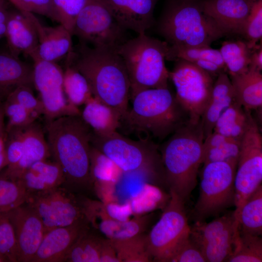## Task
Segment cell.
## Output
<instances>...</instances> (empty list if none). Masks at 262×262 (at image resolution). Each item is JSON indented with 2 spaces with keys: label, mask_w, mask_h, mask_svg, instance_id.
<instances>
[{
  "label": "cell",
  "mask_w": 262,
  "mask_h": 262,
  "mask_svg": "<svg viewBox=\"0 0 262 262\" xmlns=\"http://www.w3.org/2000/svg\"><path fill=\"white\" fill-rule=\"evenodd\" d=\"M8 0H0V40L5 37L10 8Z\"/></svg>",
  "instance_id": "816d5d0a"
},
{
  "label": "cell",
  "mask_w": 262,
  "mask_h": 262,
  "mask_svg": "<svg viewBox=\"0 0 262 262\" xmlns=\"http://www.w3.org/2000/svg\"><path fill=\"white\" fill-rule=\"evenodd\" d=\"M138 193L128 201L135 216L147 214L153 211L164 209L168 203L170 194L165 193L159 186L147 182Z\"/></svg>",
  "instance_id": "1f68e13d"
},
{
  "label": "cell",
  "mask_w": 262,
  "mask_h": 262,
  "mask_svg": "<svg viewBox=\"0 0 262 262\" xmlns=\"http://www.w3.org/2000/svg\"><path fill=\"white\" fill-rule=\"evenodd\" d=\"M63 88L68 103L77 107L85 104L93 96L85 78L68 64H65L63 70Z\"/></svg>",
  "instance_id": "e575fe53"
},
{
  "label": "cell",
  "mask_w": 262,
  "mask_h": 262,
  "mask_svg": "<svg viewBox=\"0 0 262 262\" xmlns=\"http://www.w3.org/2000/svg\"><path fill=\"white\" fill-rule=\"evenodd\" d=\"M28 196L18 182L0 176V211L8 212L25 203Z\"/></svg>",
  "instance_id": "ab89813d"
},
{
  "label": "cell",
  "mask_w": 262,
  "mask_h": 262,
  "mask_svg": "<svg viewBox=\"0 0 262 262\" xmlns=\"http://www.w3.org/2000/svg\"><path fill=\"white\" fill-rule=\"evenodd\" d=\"M64 26L72 34L75 20L87 0H53Z\"/></svg>",
  "instance_id": "7dc6e473"
},
{
  "label": "cell",
  "mask_w": 262,
  "mask_h": 262,
  "mask_svg": "<svg viewBox=\"0 0 262 262\" xmlns=\"http://www.w3.org/2000/svg\"><path fill=\"white\" fill-rule=\"evenodd\" d=\"M23 137L24 151L21 158L13 168L2 174L16 181L33 164L51 156L43 130L35 121L23 128Z\"/></svg>",
  "instance_id": "7402d4cb"
},
{
  "label": "cell",
  "mask_w": 262,
  "mask_h": 262,
  "mask_svg": "<svg viewBox=\"0 0 262 262\" xmlns=\"http://www.w3.org/2000/svg\"><path fill=\"white\" fill-rule=\"evenodd\" d=\"M145 237L142 234L124 241H110L121 262H150L152 260L147 249Z\"/></svg>",
  "instance_id": "f35d334b"
},
{
  "label": "cell",
  "mask_w": 262,
  "mask_h": 262,
  "mask_svg": "<svg viewBox=\"0 0 262 262\" xmlns=\"http://www.w3.org/2000/svg\"><path fill=\"white\" fill-rule=\"evenodd\" d=\"M6 99L18 103L36 118L41 115H44V109L42 103L40 99L35 97L33 88L31 87L28 86L18 87Z\"/></svg>",
  "instance_id": "bcb514c9"
},
{
  "label": "cell",
  "mask_w": 262,
  "mask_h": 262,
  "mask_svg": "<svg viewBox=\"0 0 262 262\" xmlns=\"http://www.w3.org/2000/svg\"><path fill=\"white\" fill-rule=\"evenodd\" d=\"M165 59L174 61L182 59L191 63L201 60H208L227 70L219 50L213 49L210 46H169Z\"/></svg>",
  "instance_id": "74e56055"
},
{
  "label": "cell",
  "mask_w": 262,
  "mask_h": 262,
  "mask_svg": "<svg viewBox=\"0 0 262 262\" xmlns=\"http://www.w3.org/2000/svg\"><path fill=\"white\" fill-rule=\"evenodd\" d=\"M235 229L233 211L209 223L196 222L189 236L206 262H227L232 251Z\"/></svg>",
  "instance_id": "9a60e30c"
},
{
  "label": "cell",
  "mask_w": 262,
  "mask_h": 262,
  "mask_svg": "<svg viewBox=\"0 0 262 262\" xmlns=\"http://www.w3.org/2000/svg\"><path fill=\"white\" fill-rule=\"evenodd\" d=\"M25 203L39 216L45 232L82 221L81 200L60 186L30 195Z\"/></svg>",
  "instance_id": "4fadbf2b"
},
{
  "label": "cell",
  "mask_w": 262,
  "mask_h": 262,
  "mask_svg": "<svg viewBox=\"0 0 262 262\" xmlns=\"http://www.w3.org/2000/svg\"><path fill=\"white\" fill-rule=\"evenodd\" d=\"M20 86L34 87L33 66L9 51H0V100Z\"/></svg>",
  "instance_id": "d4e9b609"
},
{
  "label": "cell",
  "mask_w": 262,
  "mask_h": 262,
  "mask_svg": "<svg viewBox=\"0 0 262 262\" xmlns=\"http://www.w3.org/2000/svg\"><path fill=\"white\" fill-rule=\"evenodd\" d=\"M192 63L207 72L213 77V76L217 77L220 73L226 72L227 71L216 64L208 60H198Z\"/></svg>",
  "instance_id": "f907efd6"
},
{
  "label": "cell",
  "mask_w": 262,
  "mask_h": 262,
  "mask_svg": "<svg viewBox=\"0 0 262 262\" xmlns=\"http://www.w3.org/2000/svg\"><path fill=\"white\" fill-rule=\"evenodd\" d=\"M235 100L245 109L251 111L262 109V74L249 66L243 74L230 76Z\"/></svg>",
  "instance_id": "4316f807"
},
{
  "label": "cell",
  "mask_w": 262,
  "mask_h": 262,
  "mask_svg": "<svg viewBox=\"0 0 262 262\" xmlns=\"http://www.w3.org/2000/svg\"><path fill=\"white\" fill-rule=\"evenodd\" d=\"M5 37L15 56L23 54L33 59L37 55L38 36L28 12L10 8Z\"/></svg>",
  "instance_id": "ac0fdd59"
},
{
  "label": "cell",
  "mask_w": 262,
  "mask_h": 262,
  "mask_svg": "<svg viewBox=\"0 0 262 262\" xmlns=\"http://www.w3.org/2000/svg\"><path fill=\"white\" fill-rule=\"evenodd\" d=\"M168 49L165 41L146 33L129 39L118 48L130 80V99L147 89L168 88L165 60Z\"/></svg>",
  "instance_id": "52a82bcc"
},
{
  "label": "cell",
  "mask_w": 262,
  "mask_h": 262,
  "mask_svg": "<svg viewBox=\"0 0 262 262\" xmlns=\"http://www.w3.org/2000/svg\"><path fill=\"white\" fill-rule=\"evenodd\" d=\"M169 79L175 88V98L188 114L189 121L198 122L211 98L213 77L194 64L182 59L175 61Z\"/></svg>",
  "instance_id": "8fae6325"
},
{
  "label": "cell",
  "mask_w": 262,
  "mask_h": 262,
  "mask_svg": "<svg viewBox=\"0 0 262 262\" xmlns=\"http://www.w3.org/2000/svg\"><path fill=\"white\" fill-rule=\"evenodd\" d=\"M16 240L18 262H31L45 233L42 220L25 203L8 211Z\"/></svg>",
  "instance_id": "2e32d148"
},
{
  "label": "cell",
  "mask_w": 262,
  "mask_h": 262,
  "mask_svg": "<svg viewBox=\"0 0 262 262\" xmlns=\"http://www.w3.org/2000/svg\"><path fill=\"white\" fill-rule=\"evenodd\" d=\"M72 36L93 47L117 50L128 39L104 0H87L74 25Z\"/></svg>",
  "instance_id": "9c48e42d"
},
{
  "label": "cell",
  "mask_w": 262,
  "mask_h": 262,
  "mask_svg": "<svg viewBox=\"0 0 262 262\" xmlns=\"http://www.w3.org/2000/svg\"><path fill=\"white\" fill-rule=\"evenodd\" d=\"M86 228L81 221L46 232L31 262H66L71 247Z\"/></svg>",
  "instance_id": "ffe728a7"
},
{
  "label": "cell",
  "mask_w": 262,
  "mask_h": 262,
  "mask_svg": "<svg viewBox=\"0 0 262 262\" xmlns=\"http://www.w3.org/2000/svg\"><path fill=\"white\" fill-rule=\"evenodd\" d=\"M240 35L253 49L262 37V0H256L251 7Z\"/></svg>",
  "instance_id": "60d3db41"
},
{
  "label": "cell",
  "mask_w": 262,
  "mask_h": 262,
  "mask_svg": "<svg viewBox=\"0 0 262 262\" xmlns=\"http://www.w3.org/2000/svg\"><path fill=\"white\" fill-rule=\"evenodd\" d=\"M241 142L213 131L203 140L202 164L225 162L237 164Z\"/></svg>",
  "instance_id": "f1b7e54d"
},
{
  "label": "cell",
  "mask_w": 262,
  "mask_h": 262,
  "mask_svg": "<svg viewBox=\"0 0 262 262\" xmlns=\"http://www.w3.org/2000/svg\"><path fill=\"white\" fill-rule=\"evenodd\" d=\"M5 116L7 117L5 130L24 127L35 121L36 118L18 103L6 99L3 102Z\"/></svg>",
  "instance_id": "f6af8a7d"
},
{
  "label": "cell",
  "mask_w": 262,
  "mask_h": 262,
  "mask_svg": "<svg viewBox=\"0 0 262 262\" xmlns=\"http://www.w3.org/2000/svg\"><path fill=\"white\" fill-rule=\"evenodd\" d=\"M158 0H104L112 14L126 30L146 33L154 24Z\"/></svg>",
  "instance_id": "d6986e66"
},
{
  "label": "cell",
  "mask_w": 262,
  "mask_h": 262,
  "mask_svg": "<svg viewBox=\"0 0 262 262\" xmlns=\"http://www.w3.org/2000/svg\"><path fill=\"white\" fill-rule=\"evenodd\" d=\"M8 262L7 259L0 254V262Z\"/></svg>",
  "instance_id": "9f6ffc18"
},
{
  "label": "cell",
  "mask_w": 262,
  "mask_h": 262,
  "mask_svg": "<svg viewBox=\"0 0 262 262\" xmlns=\"http://www.w3.org/2000/svg\"><path fill=\"white\" fill-rule=\"evenodd\" d=\"M91 144L112 160L124 174L139 175L148 183L166 184L158 146L148 138L130 139L117 131L99 135L93 131Z\"/></svg>",
  "instance_id": "8992f818"
},
{
  "label": "cell",
  "mask_w": 262,
  "mask_h": 262,
  "mask_svg": "<svg viewBox=\"0 0 262 262\" xmlns=\"http://www.w3.org/2000/svg\"><path fill=\"white\" fill-rule=\"evenodd\" d=\"M256 0H202L204 13L211 17L224 36L240 35Z\"/></svg>",
  "instance_id": "e0dca14e"
},
{
  "label": "cell",
  "mask_w": 262,
  "mask_h": 262,
  "mask_svg": "<svg viewBox=\"0 0 262 262\" xmlns=\"http://www.w3.org/2000/svg\"><path fill=\"white\" fill-rule=\"evenodd\" d=\"M253 49L245 40L225 41L219 49L229 76L246 72Z\"/></svg>",
  "instance_id": "d6a6232c"
},
{
  "label": "cell",
  "mask_w": 262,
  "mask_h": 262,
  "mask_svg": "<svg viewBox=\"0 0 262 262\" xmlns=\"http://www.w3.org/2000/svg\"><path fill=\"white\" fill-rule=\"evenodd\" d=\"M38 36L37 55L46 61L56 63L66 57L73 48L71 33L62 24L43 25L33 14L29 13Z\"/></svg>",
  "instance_id": "44dd1931"
},
{
  "label": "cell",
  "mask_w": 262,
  "mask_h": 262,
  "mask_svg": "<svg viewBox=\"0 0 262 262\" xmlns=\"http://www.w3.org/2000/svg\"><path fill=\"white\" fill-rule=\"evenodd\" d=\"M15 8L22 11L38 14L61 24V19L53 0H8Z\"/></svg>",
  "instance_id": "7bdbcfd3"
},
{
  "label": "cell",
  "mask_w": 262,
  "mask_h": 262,
  "mask_svg": "<svg viewBox=\"0 0 262 262\" xmlns=\"http://www.w3.org/2000/svg\"><path fill=\"white\" fill-rule=\"evenodd\" d=\"M0 254L8 262H18L15 232L8 212L0 211Z\"/></svg>",
  "instance_id": "b9f144b4"
},
{
  "label": "cell",
  "mask_w": 262,
  "mask_h": 262,
  "mask_svg": "<svg viewBox=\"0 0 262 262\" xmlns=\"http://www.w3.org/2000/svg\"><path fill=\"white\" fill-rule=\"evenodd\" d=\"M46 129L51 155L62 168L65 181L75 185L91 184L92 130L81 115L57 118L47 122Z\"/></svg>",
  "instance_id": "3957f363"
},
{
  "label": "cell",
  "mask_w": 262,
  "mask_h": 262,
  "mask_svg": "<svg viewBox=\"0 0 262 262\" xmlns=\"http://www.w3.org/2000/svg\"><path fill=\"white\" fill-rule=\"evenodd\" d=\"M227 262H262L261 236L240 232L236 227L232 251Z\"/></svg>",
  "instance_id": "836d02e7"
},
{
  "label": "cell",
  "mask_w": 262,
  "mask_h": 262,
  "mask_svg": "<svg viewBox=\"0 0 262 262\" xmlns=\"http://www.w3.org/2000/svg\"><path fill=\"white\" fill-rule=\"evenodd\" d=\"M254 119L251 111L235 100L219 117L213 131L241 141Z\"/></svg>",
  "instance_id": "f546056e"
},
{
  "label": "cell",
  "mask_w": 262,
  "mask_h": 262,
  "mask_svg": "<svg viewBox=\"0 0 262 262\" xmlns=\"http://www.w3.org/2000/svg\"><path fill=\"white\" fill-rule=\"evenodd\" d=\"M235 100L228 74L220 73L214 82L211 99L200 119L204 140L213 132L219 117Z\"/></svg>",
  "instance_id": "484cf974"
},
{
  "label": "cell",
  "mask_w": 262,
  "mask_h": 262,
  "mask_svg": "<svg viewBox=\"0 0 262 262\" xmlns=\"http://www.w3.org/2000/svg\"><path fill=\"white\" fill-rule=\"evenodd\" d=\"M262 136L253 120L243 137L234 179L235 218L248 198L262 185Z\"/></svg>",
  "instance_id": "7c38bea8"
},
{
  "label": "cell",
  "mask_w": 262,
  "mask_h": 262,
  "mask_svg": "<svg viewBox=\"0 0 262 262\" xmlns=\"http://www.w3.org/2000/svg\"><path fill=\"white\" fill-rule=\"evenodd\" d=\"M3 102L0 100V134L5 130Z\"/></svg>",
  "instance_id": "11a10c76"
},
{
  "label": "cell",
  "mask_w": 262,
  "mask_h": 262,
  "mask_svg": "<svg viewBox=\"0 0 262 262\" xmlns=\"http://www.w3.org/2000/svg\"><path fill=\"white\" fill-rule=\"evenodd\" d=\"M23 128H13L8 131L6 140L7 165L6 171L13 168L19 162L24 151ZM6 131V130H5Z\"/></svg>",
  "instance_id": "ee69618b"
},
{
  "label": "cell",
  "mask_w": 262,
  "mask_h": 262,
  "mask_svg": "<svg viewBox=\"0 0 262 262\" xmlns=\"http://www.w3.org/2000/svg\"><path fill=\"white\" fill-rule=\"evenodd\" d=\"M90 173L92 183L102 181L115 184L124 174L112 160L92 145L90 150Z\"/></svg>",
  "instance_id": "8d00e7d4"
},
{
  "label": "cell",
  "mask_w": 262,
  "mask_h": 262,
  "mask_svg": "<svg viewBox=\"0 0 262 262\" xmlns=\"http://www.w3.org/2000/svg\"><path fill=\"white\" fill-rule=\"evenodd\" d=\"M34 87L39 92L46 122L57 118L81 115L78 108L67 101L63 88V70L56 63L33 59Z\"/></svg>",
  "instance_id": "5bb4252c"
},
{
  "label": "cell",
  "mask_w": 262,
  "mask_h": 262,
  "mask_svg": "<svg viewBox=\"0 0 262 262\" xmlns=\"http://www.w3.org/2000/svg\"><path fill=\"white\" fill-rule=\"evenodd\" d=\"M16 181L29 196L58 187L65 182V178L56 162L45 160L33 164Z\"/></svg>",
  "instance_id": "cb8c5ba5"
},
{
  "label": "cell",
  "mask_w": 262,
  "mask_h": 262,
  "mask_svg": "<svg viewBox=\"0 0 262 262\" xmlns=\"http://www.w3.org/2000/svg\"><path fill=\"white\" fill-rule=\"evenodd\" d=\"M81 115L93 131L99 135L116 131L121 118L116 110L93 96L85 103Z\"/></svg>",
  "instance_id": "83f0119b"
},
{
  "label": "cell",
  "mask_w": 262,
  "mask_h": 262,
  "mask_svg": "<svg viewBox=\"0 0 262 262\" xmlns=\"http://www.w3.org/2000/svg\"><path fill=\"white\" fill-rule=\"evenodd\" d=\"M170 199L158 222L146 235L147 252L155 262H169L178 245L189 235L185 202L169 190Z\"/></svg>",
  "instance_id": "30bf717a"
},
{
  "label": "cell",
  "mask_w": 262,
  "mask_h": 262,
  "mask_svg": "<svg viewBox=\"0 0 262 262\" xmlns=\"http://www.w3.org/2000/svg\"><path fill=\"white\" fill-rule=\"evenodd\" d=\"M99 262H121L113 245L107 238L103 239Z\"/></svg>",
  "instance_id": "681fc988"
},
{
  "label": "cell",
  "mask_w": 262,
  "mask_h": 262,
  "mask_svg": "<svg viewBox=\"0 0 262 262\" xmlns=\"http://www.w3.org/2000/svg\"><path fill=\"white\" fill-rule=\"evenodd\" d=\"M86 220L112 242L128 240L142 234L151 218V214L135 216L121 221L91 212L84 213Z\"/></svg>",
  "instance_id": "603a6c76"
},
{
  "label": "cell",
  "mask_w": 262,
  "mask_h": 262,
  "mask_svg": "<svg viewBox=\"0 0 262 262\" xmlns=\"http://www.w3.org/2000/svg\"><path fill=\"white\" fill-rule=\"evenodd\" d=\"M103 238L89 233L86 228L69 250L68 262H99Z\"/></svg>",
  "instance_id": "d590c367"
},
{
  "label": "cell",
  "mask_w": 262,
  "mask_h": 262,
  "mask_svg": "<svg viewBox=\"0 0 262 262\" xmlns=\"http://www.w3.org/2000/svg\"><path fill=\"white\" fill-rule=\"evenodd\" d=\"M250 66H253L260 71L262 70V47L257 45L252 50L250 56Z\"/></svg>",
  "instance_id": "f5cc1de1"
},
{
  "label": "cell",
  "mask_w": 262,
  "mask_h": 262,
  "mask_svg": "<svg viewBox=\"0 0 262 262\" xmlns=\"http://www.w3.org/2000/svg\"><path fill=\"white\" fill-rule=\"evenodd\" d=\"M65 64L83 75L94 97L114 108L121 117L126 113L130 82L117 50L93 47L79 42L66 56Z\"/></svg>",
  "instance_id": "6da1fadb"
},
{
  "label": "cell",
  "mask_w": 262,
  "mask_h": 262,
  "mask_svg": "<svg viewBox=\"0 0 262 262\" xmlns=\"http://www.w3.org/2000/svg\"><path fill=\"white\" fill-rule=\"evenodd\" d=\"M206 260L189 235L175 249L169 262H205Z\"/></svg>",
  "instance_id": "c3c4849f"
},
{
  "label": "cell",
  "mask_w": 262,
  "mask_h": 262,
  "mask_svg": "<svg viewBox=\"0 0 262 262\" xmlns=\"http://www.w3.org/2000/svg\"><path fill=\"white\" fill-rule=\"evenodd\" d=\"M6 137L5 130L0 134V171L6 167L8 163L5 147Z\"/></svg>",
  "instance_id": "db71d44e"
},
{
  "label": "cell",
  "mask_w": 262,
  "mask_h": 262,
  "mask_svg": "<svg viewBox=\"0 0 262 262\" xmlns=\"http://www.w3.org/2000/svg\"><path fill=\"white\" fill-rule=\"evenodd\" d=\"M237 164L217 162L203 164L199 195L192 214L197 221L216 216L234 206V179Z\"/></svg>",
  "instance_id": "ba28073f"
},
{
  "label": "cell",
  "mask_w": 262,
  "mask_h": 262,
  "mask_svg": "<svg viewBox=\"0 0 262 262\" xmlns=\"http://www.w3.org/2000/svg\"><path fill=\"white\" fill-rule=\"evenodd\" d=\"M203 140L201 120L189 121L159 147L166 185L185 203L196 185Z\"/></svg>",
  "instance_id": "277c9868"
},
{
  "label": "cell",
  "mask_w": 262,
  "mask_h": 262,
  "mask_svg": "<svg viewBox=\"0 0 262 262\" xmlns=\"http://www.w3.org/2000/svg\"><path fill=\"white\" fill-rule=\"evenodd\" d=\"M237 229L255 235L262 234V186L248 198L234 218Z\"/></svg>",
  "instance_id": "4dcf8cb0"
},
{
  "label": "cell",
  "mask_w": 262,
  "mask_h": 262,
  "mask_svg": "<svg viewBox=\"0 0 262 262\" xmlns=\"http://www.w3.org/2000/svg\"><path fill=\"white\" fill-rule=\"evenodd\" d=\"M202 0H168L157 29L169 46L203 47L224 36L203 11Z\"/></svg>",
  "instance_id": "5b68a950"
},
{
  "label": "cell",
  "mask_w": 262,
  "mask_h": 262,
  "mask_svg": "<svg viewBox=\"0 0 262 262\" xmlns=\"http://www.w3.org/2000/svg\"><path fill=\"white\" fill-rule=\"evenodd\" d=\"M131 100L132 107L121 117L119 129L139 139L163 140L189 121L168 88L147 89Z\"/></svg>",
  "instance_id": "7a4b0ae2"
}]
</instances>
